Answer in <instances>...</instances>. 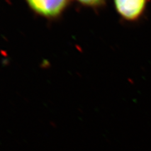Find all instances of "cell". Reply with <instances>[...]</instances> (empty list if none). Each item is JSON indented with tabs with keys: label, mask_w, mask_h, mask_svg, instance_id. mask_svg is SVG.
I'll return each mask as SVG.
<instances>
[{
	"label": "cell",
	"mask_w": 151,
	"mask_h": 151,
	"mask_svg": "<svg viewBox=\"0 0 151 151\" xmlns=\"http://www.w3.org/2000/svg\"><path fill=\"white\" fill-rule=\"evenodd\" d=\"M149 0H113L115 9L122 20L135 23L145 14Z\"/></svg>",
	"instance_id": "obj_1"
},
{
	"label": "cell",
	"mask_w": 151,
	"mask_h": 151,
	"mask_svg": "<svg viewBox=\"0 0 151 151\" xmlns=\"http://www.w3.org/2000/svg\"><path fill=\"white\" fill-rule=\"evenodd\" d=\"M32 10L47 18H55L62 15L70 0H25Z\"/></svg>",
	"instance_id": "obj_2"
},
{
	"label": "cell",
	"mask_w": 151,
	"mask_h": 151,
	"mask_svg": "<svg viewBox=\"0 0 151 151\" xmlns=\"http://www.w3.org/2000/svg\"><path fill=\"white\" fill-rule=\"evenodd\" d=\"M83 5L91 7L97 8L102 6L105 3V0H77Z\"/></svg>",
	"instance_id": "obj_3"
}]
</instances>
